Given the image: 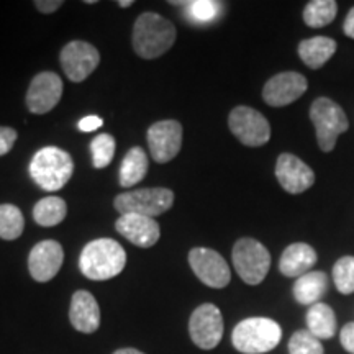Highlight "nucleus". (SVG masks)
Wrapping results in <instances>:
<instances>
[{
	"instance_id": "1",
	"label": "nucleus",
	"mask_w": 354,
	"mask_h": 354,
	"mask_svg": "<svg viewBox=\"0 0 354 354\" xmlns=\"http://www.w3.org/2000/svg\"><path fill=\"white\" fill-rule=\"evenodd\" d=\"M177 38L176 26L159 13L145 12L133 26V50L143 59H156L171 50Z\"/></svg>"
},
{
	"instance_id": "2",
	"label": "nucleus",
	"mask_w": 354,
	"mask_h": 354,
	"mask_svg": "<svg viewBox=\"0 0 354 354\" xmlns=\"http://www.w3.org/2000/svg\"><path fill=\"white\" fill-rule=\"evenodd\" d=\"M127 266V253L120 243L99 238L87 243L79 256V269L91 281H109L118 276Z\"/></svg>"
},
{
	"instance_id": "3",
	"label": "nucleus",
	"mask_w": 354,
	"mask_h": 354,
	"mask_svg": "<svg viewBox=\"0 0 354 354\" xmlns=\"http://www.w3.org/2000/svg\"><path fill=\"white\" fill-rule=\"evenodd\" d=\"M74 172L71 154L56 146H46L35 154L30 162V174L35 184L46 192H56L69 183Z\"/></svg>"
},
{
	"instance_id": "4",
	"label": "nucleus",
	"mask_w": 354,
	"mask_h": 354,
	"mask_svg": "<svg viewBox=\"0 0 354 354\" xmlns=\"http://www.w3.org/2000/svg\"><path fill=\"white\" fill-rule=\"evenodd\" d=\"M282 328L277 322L264 317L246 318L233 328L232 343L243 354H263L281 343Z\"/></svg>"
},
{
	"instance_id": "5",
	"label": "nucleus",
	"mask_w": 354,
	"mask_h": 354,
	"mask_svg": "<svg viewBox=\"0 0 354 354\" xmlns=\"http://www.w3.org/2000/svg\"><path fill=\"white\" fill-rule=\"evenodd\" d=\"M310 120L315 125L318 146L322 151H333L338 136L349 128L346 113L331 99L320 97L310 107Z\"/></svg>"
},
{
	"instance_id": "6",
	"label": "nucleus",
	"mask_w": 354,
	"mask_h": 354,
	"mask_svg": "<svg viewBox=\"0 0 354 354\" xmlns=\"http://www.w3.org/2000/svg\"><path fill=\"white\" fill-rule=\"evenodd\" d=\"M233 266L246 284L258 286L271 269V254L258 240L241 238L233 246Z\"/></svg>"
},
{
	"instance_id": "7",
	"label": "nucleus",
	"mask_w": 354,
	"mask_h": 354,
	"mask_svg": "<svg viewBox=\"0 0 354 354\" xmlns=\"http://www.w3.org/2000/svg\"><path fill=\"white\" fill-rule=\"evenodd\" d=\"M113 203L120 215L138 214L154 218L171 209L174 203V192L166 187L130 190L115 197Z\"/></svg>"
},
{
	"instance_id": "8",
	"label": "nucleus",
	"mask_w": 354,
	"mask_h": 354,
	"mask_svg": "<svg viewBox=\"0 0 354 354\" xmlns=\"http://www.w3.org/2000/svg\"><path fill=\"white\" fill-rule=\"evenodd\" d=\"M230 131L245 146L258 148L271 140V125L258 110L245 107H234L228 117Z\"/></svg>"
},
{
	"instance_id": "9",
	"label": "nucleus",
	"mask_w": 354,
	"mask_h": 354,
	"mask_svg": "<svg viewBox=\"0 0 354 354\" xmlns=\"http://www.w3.org/2000/svg\"><path fill=\"white\" fill-rule=\"evenodd\" d=\"M189 333L201 349H214L223 338V317L214 304H203L194 310L189 320Z\"/></svg>"
},
{
	"instance_id": "10",
	"label": "nucleus",
	"mask_w": 354,
	"mask_h": 354,
	"mask_svg": "<svg viewBox=\"0 0 354 354\" xmlns=\"http://www.w3.org/2000/svg\"><path fill=\"white\" fill-rule=\"evenodd\" d=\"M189 264L198 281L212 289H223L232 281V271L223 256L210 248H194L189 253Z\"/></svg>"
},
{
	"instance_id": "11",
	"label": "nucleus",
	"mask_w": 354,
	"mask_h": 354,
	"mask_svg": "<svg viewBox=\"0 0 354 354\" xmlns=\"http://www.w3.org/2000/svg\"><path fill=\"white\" fill-rule=\"evenodd\" d=\"M63 91L64 87L61 77L56 73H51V71H43L30 82L25 95L26 109L35 115L51 112L59 104Z\"/></svg>"
},
{
	"instance_id": "12",
	"label": "nucleus",
	"mask_w": 354,
	"mask_h": 354,
	"mask_svg": "<svg viewBox=\"0 0 354 354\" xmlns=\"http://www.w3.org/2000/svg\"><path fill=\"white\" fill-rule=\"evenodd\" d=\"M59 63L69 81L82 82L91 76L100 63V53L86 41H71L61 50Z\"/></svg>"
},
{
	"instance_id": "13",
	"label": "nucleus",
	"mask_w": 354,
	"mask_h": 354,
	"mask_svg": "<svg viewBox=\"0 0 354 354\" xmlns=\"http://www.w3.org/2000/svg\"><path fill=\"white\" fill-rule=\"evenodd\" d=\"M149 151L158 165H166L174 159L183 146V125L177 120H161L148 128Z\"/></svg>"
},
{
	"instance_id": "14",
	"label": "nucleus",
	"mask_w": 354,
	"mask_h": 354,
	"mask_svg": "<svg viewBox=\"0 0 354 354\" xmlns=\"http://www.w3.org/2000/svg\"><path fill=\"white\" fill-rule=\"evenodd\" d=\"M308 82L295 71L279 73L269 79L263 88V99L271 107H286L307 92Z\"/></svg>"
},
{
	"instance_id": "15",
	"label": "nucleus",
	"mask_w": 354,
	"mask_h": 354,
	"mask_svg": "<svg viewBox=\"0 0 354 354\" xmlns=\"http://www.w3.org/2000/svg\"><path fill=\"white\" fill-rule=\"evenodd\" d=\"M64 263V250L61 243L44 240L35 245L28 256V271L37 282H48L59 272Z\"/></svg>"
},
{
	"instance_id": "16",
	"label": "nucleus",
	"mask_w": 354,
	"mask_h": 354,
	"mask_svg": "<svg viewBox=\"0 0 354 354\" xmlns=\"http://www.w3.org/2000/svg\"><path fill=\"white\" fill-rule=\"evenodd\" d=\"M276 177L281 187L289 194H302L315 184V172L290 153H282L277 158Z\"/></svg>"
},
{
	"instance_id": "17",
	"label": "nucleus",
	"mask_w": 354,
	"mask_h": 354,
	"mask_svg": "<svg viewBox=\"0 0 354 354\" xmlns=\"http://www.w3.org/2000/svg\"><path fill=\"white\" fill-rule=\"evenodd\" d=\"M115 230L131 245L140 248H151L161 236L159 223L154 218L138 214L122 215L115 223Z\"/></svg>"
},
{
	"instance_id": "18",
	"label": "nucleus",
	"mask_w": 354,
	"mask_h": 354,
	"mask_svg": "<svg viewBox=\"0 0 354 354\" xmlns=\"http://www.w3.org/2000/svg\"><path fill=\"white\" fill-rule=\"evenodd\" d=\"M71 325L81 333L91 335L100 326V307L91 292L77 290L71 299Z\"/></svg>"
},
{
	"instance_id": "19",
	"label": "nucleus",
	"mask_w": 354,
	"mask_h": 354,
	"mask_svg": "<svg viewBox=\"0 0 354 354\" xmlns=\"http://www.w3.org/2000/svg\"><path fill=\"white\" fill-rule=\"evenodd\" d=\"M317 264V251L307 243H292L279 261V271L286 277H300Z\"/></svg>"
},
{
	"instance_id": "20",
	"label": "nucleus",
	"mask_w": 354,
	"mask_h": 354,
	"mask_svg": "<svg viewBox=\"0 0 354 354\" xmlns=\"http://www.w3.org/2000/svg\"><path fill=\"white\" fill-rule=\"evenodd\" d=\"M328 292V277L322 271H310L294 284V297L300 305H315Z\"/></svg>"
},
{
	"instance_id": "21",
	"label": "nucleus",
	"mask_w": 354,
	"mask_h": 354,
	"mask_svg": "<svg viewBox=\"0 0 354 354\" xmlns=\"http://www.w3.org/2000/svg\"><path fill=\"white\" fill-rule=\"evenodd\" d=\"M335 39L328 37H313L304 39L299 44V56L304 61V64L310 69H320L326 61L336 53Z\"/></svg>"
},
{
	"instance_id": "22",
	"label": "nucleus",
	"mask_w": 354,
	"mask_h": 354,
	"mask_svg": "<svg viewBox=\"0 0 354 354\" xmlns=\"http://www.w3.org/2000/svg\"><path fill=\"white\" fill-rule=\"evenodd\" d=\"M149 167V159L143 149L135 146L130 151L127 153V156L123 158L122 166H120V174H118V183L123 189H130L133 185H136L145 179L146 172Z\"/></svg>"
},
{
	"instance_id": "23",
	"label": "nucleus",
	"mask_w": 354,
	"mask_h": 354,
	"mask_svg": "<svg viewBox=\"0 0 354 354\" xmlns=\"http://www.w3.org/2000/svg\"><path fill=\"white\" fill-rule=\"evenodd\" d=\"M308 331L318 339H331L336 335V315L330 305L318 302L307 312Z\"/></svg>"
},
{
	"instance_id": "24",
	"label": "nucleus",
	"mask_w": 354,
	"mask_h": 354,
	"mask_svg": "<svg viewBox=\"0 0 354 354\" xmlns=\"http://www.w3.org/2000/svg\"><path fill=\"white\" fill-rule=\"evenodd\" d=\"M66 215H68V205L64 198L56 196L44 197L33 207V220L39 227H56L64 221Z\"/></svg>"
},
{
	"instance_id": "25",
	"label": "nucleus",
	"mask_w": 354,
	"mask_h": 354,
	"mask_svg": "<svg viewBox=\"0 0 354 354\" xmlns=\"http://www.w3.org/2000/svg\"><path fill=\"white\" fill-rule=\"evenodd\" d=\"M338 3L335 0H312L304 8V21L310 28H323L335 20Z\"/></svg>"
},
{
	"instance_id": "26",
	"label": "nucleus",
	"mask_w": 354,
	"mask_h": 354,
	"mask_svg": "<svg viewBox=\"0 0 354 354\" xmlns=\"http://www.w3.org/2000/svg\"><path fill=\"white\" fill-rule=\"evenodd\" d=\"M25 218L21 210L13 203H0V238L13 241L21 236Z\"/></svg>"
},
{
	"instance_id": "27",
	"label": "nucleus",
	"mask_w": 354,
	"mask_h": 354,
	"mask_svg": "<svg viewBox=\"0 0 354 354\" xmlns=\"http://www.w3.org/2000/svg\"><path fill=\"white\" fill-rule=\"evenodd\" d=\"M115 138L109 133L97 135L91 141V153H92V165L95 169H104L110 162L113 161L115 156Z\"/></svg>"
},
{
	"instance_id": "28",
	"label": "nucleus",
	"mask_w": 354,
	"mask_h": 354,
	"mask_svg": "<svg viewBox=\"0 0 354 354\" xmlns=\"http://www.w3.org/2000/svg\"><path fill=\"white\" fill-rule=\"evenodd\" d=\"M333 281L343 295L354 292V256H343L333 266Z\"/></svg>"
},
{
	"instance_id": "29",
	"label": "nucleus",
	"mask_w": 354,
	"mask_h": 354,
	"mask_svg": "<svg viewBox=\"0 0 354 354\" xmlns=\"http://www.w3.org/2000/svg\"><path fill=\"white\" fill-rule=\"evenodd\" d=\"M172 6H185L190 19L198 24H209L215 20L220 13L221 3L214 0H192V2H171Z\"/></svg>"
},
{
	"instance_id": "30",
	"label": "nucleus",
	"mask_w": 354,
	"mask_h": 354,
	"mask_svg": "<svg viewBox=\"0 0 354 354\" xmlns=\"http://www.w3.org/2000/svg\"><path fill=\"white\" fill-rule=\"evenodd\" d=\"M289 354H323V344L308 330H299L290 336Z\"/></svg>"
},
{
	"instance_id": "31",
	"label": "nucleus",
	"mask_w": 354,
	"mask_h": 354,
	"mask_svg": "<svg viewBox=\"0 0 354 354\" xmlns=\"http://www.w3.org/2000/svg\"><path fill=\"white\" fill-rule=\"evenodd\" d=\"M19 133L12 127H0V156H6L7 153L12 151L15 145Z\"/></svg>"
},
{
	"instance_id": "32",
	"label": "nucleus",
	"mask_w": 354,
	"mask_h": 354,
	"mask_svg": "<svg viewBox=\"0 0 354 354\" xmlns=\"http://www.w3.org/2000/svg\"><path fill=\"white\" fill-rule=\"evenodd\" d=\"M339 339H342L343 348L346 349L349 354H354V322L346 323L339 333Z\"/></svg>"
},
{
	"instance_id": "33",
	"label": "nucleus",
	"mask_w": 354,
	"mask_h": 354,
	"mask_svg": "<svg viewBox=\"0 0 354 354\" xmlns=\"http://www.w3.org/2000/svg\"><path fill=\"white\" fill-rule=\"evenodd\" d=\"M102 125H104V120H102L100 117H97V115H88V117L81 118V120H79V123H77L79 130L84 131V133L99 130Z\"/></svg>"
},
{
	"instance_id": "34",
	"label": "nucleus",
	"mask_w": 354,
	"mask_h": 354,
	"mask_svg": "<svg viewBox=\"0 0 354 354\" xmlns=\"http://www.w3.org/2000/svg\"><path fill=\"white\" fill-rule=\"evenodd\" d=\"M63 0H37V2H35V7H37V10L39 13L48 15V13L56 12L57 8L63 7Z\"/></svg>"
},
{
	"instance_id": "35",
	"label": "nucleus",
	"mask_w": 354,
	"mask_h": 354,
	"mask_svg": "<svg viewBox=\"0 0 354 354\" xmlns=\"http://www.w3.org/2000/svg\"><path fill=\"white\" fill-rule=\"evenodd\" d=\"M343 32H344V35H346V37L354 39V7L348 12L346 19H344Z\"/></svg>"
},
{
	"instance_id": "36",
	"label": "nucleus",
	"mask_w": 354,
	"mask_h": 354,
	"mask_svg": "<svg viewBox=\"0 0 354 354\" xmlns=\"http://www.w3.org/2000/svg\"><path fill=\"white\" fill-rule=\"evenodd\" d=\"M113 354H145V353H141L135 348H122V349H118V351H115Z\"/></svg>"
},
{
	"instance_id": "37",
	"label": "nucleus",
	"mask_w": 354,
	"mask_h": 354,
	"mask_svg": "<svg viewBox=\"0 0 354 354\" xmlns=\"http://www.w3.org/2000/svg\"><path fill=\"white\" fill-rule=\"evenodd\" d=\"M118 7L122 8H127V7H131L133 6V0H122V2H117Z\"/></svg>"
}]
</instances>
